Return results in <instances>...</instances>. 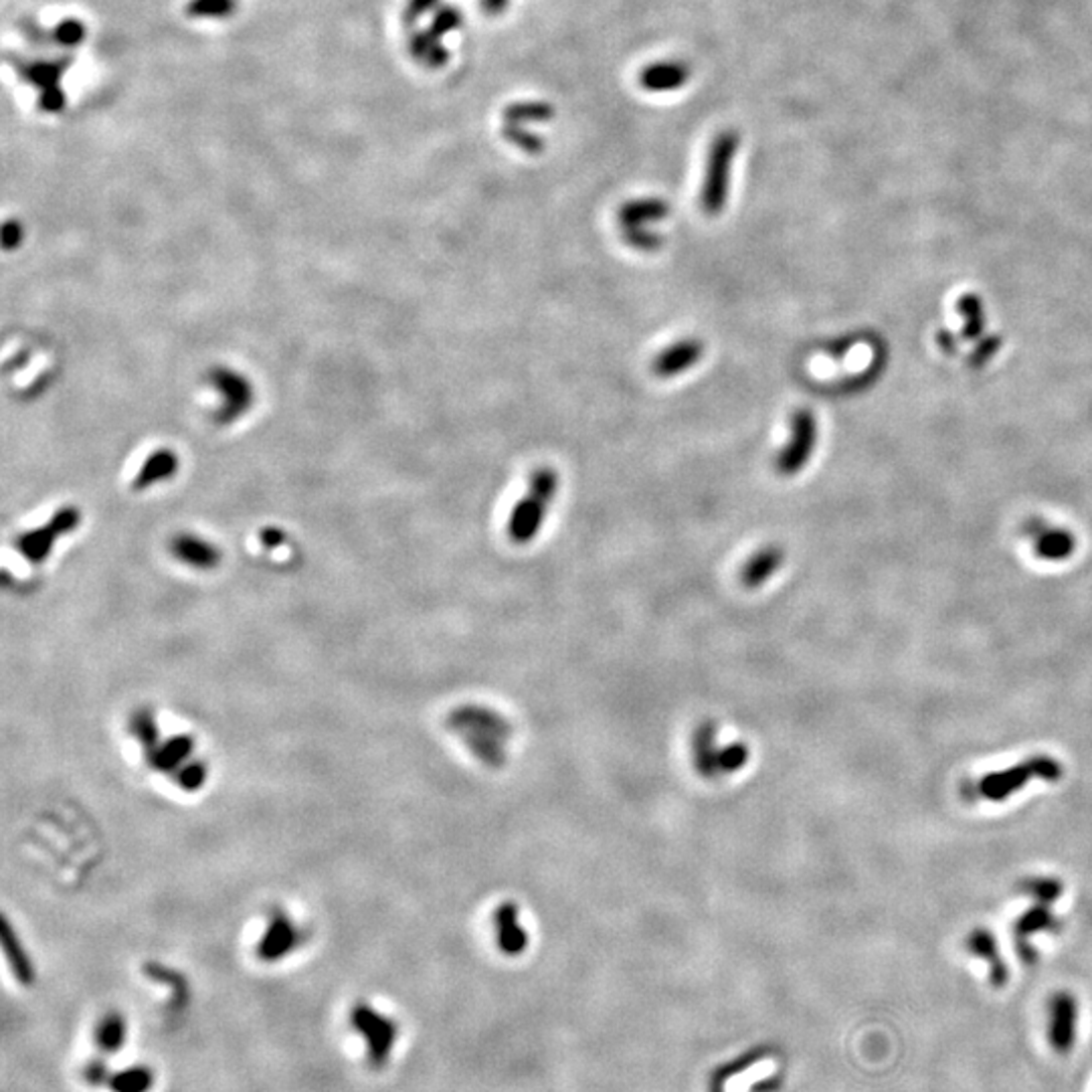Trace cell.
I'll return each mask as SVG.
<instances>
[{
  "instance_id": "6da1fadb",
  "label": "cell",
  "mask_w": 1092,
  "mask_h": 1092,
  "mask_svg": "<svg viewBox=\"0 0 1092 1092\" xmlns=\"http://www.w3.org/2000/svg\"><path fill=\"white\" fill-rule=\"evenodd\" d=\"M448 729L456 733L472 755L490 769L506 765L508 743L514 735L510 721L494 709L464 705L450 713Z\"/></svg>"
},
{
  "instance_id": "7a4b0ae2",
  "label": "cell",
  "mask_w": 1092,
  "mask_h": 1092,
  "mask_svg": "<svg viewBox=\"0 0 1092 1092\" xmlns=\"http://www.w3.org/2000/svg\"><path fill=\"white\" fill-rule=\"evenodd\" d=\"M559 492V474L553 468L532 472L526 494L516 502L508 520V536L514 544L532 542L547 518V512Z\"/></svg>"
},
{
  "instance_id": "3957f363",
  "label": "cell",
  "mask_w": 1092,
  "mask_h": 1092,
  "mask_svg": "<svg viewBox=\"0 0 1092 1092\" xmlns=\"http://www.w3.org/2000/svg\"><path fill=\"white\" fill-rule=\"evenodd\" d=\"M348 1024L352 1032L364 1042L368 1066L374 1070H382L391 1062L393 1048L399 1038V1026L395 1024V1020L366 1001H356L350 1007Z\"/></svg>"
},
{
  "instance_id": "277c9868",
  "label": "cell",
  "mask_w": 1092,
  "mask_h": 1092,
  "mask_svg": "<svg viewBox=\"0 0 1092 1092\" xmlns=\"http://www.w3.org/2000/svg\"><path fill=\"white\" fill-rule=\"evenodd\" d=\"M1062 777V765L1050 757H1034L1022 765H1013L1005 771L983 775L975 787L977 797L987 801H1003L1013 791L1026 787L1034 779L1058 781Z\"/></svg>"
},
{
  "instance_id": "5b68a950",
  "label": "cell",
  "mask_w": 1092,
  "mask_h": 1092,
  "mask_svg": "<svg viewBox=\"0 0 1092 1092\" xmlns=\"http://www.w3.org/2000/svg\"><path fill=\"white\" fill-rule=\"evenodd\" d=\"M817 444V421L813 411L797 409L791 415V437L775 458V472L783 478L797 476L813 456Z\"/></svg>"
},
{
  "instance_id": "8992f818",
  "label": "cell",
  "mask_w": 1092,
  "mask_h": 1092,
  "mask_svg": "<svg viewBox=\"0 0 1092 1092\" xmlns=\"http://www.w3.org/2000/svg\"><path fill=\"white\" fill-rule=\"evenodd\" d=\"M735 152H737V140L733 136L721 138L711 150L707 178H705V186L700 194L703 208L709 216H719L727 206Z\"/></svg>"
},
{
  "instance_id": "52a82bcc",
  "label": "cell",
  "mask_w": 1092,
  "mask_h": 1092,
  "mask_svg": "<svg viewBox=\"0 0 1092 1092\" xmlns=\"http://www.w3.org/2000/svg\"><path fill=\"white\" fill-rule=\"evenodd\" d=\"M1078 999L1070 991H1056L1046 1003V1040L1058 1056H1068L1078 1040Z\"/></svg>"
},
{
  "instance_id": "ba28073f",
  "label": "cell",
  "mask_w": 1092,
  "mask_h": 1092,
  "mask_svg": "<svg viewBox=\"0 0 1092 1092\" xmlns=\"http://www.w3.org/2000/svg\"><path fill=\"white\" fill-rule=\"evenodd\" d=\"M302 931L296 921L284 913L276 911L268 919V925L256 945V957L262 963H280L290 957L302 945Z\"/></svg>"
},
{
  "instance_id": "9c48e42d",
  "label": "cell",
  "mask_w": 1092,
  "mask_h": 1092,
  "mask_svg": "<svg viewBox=\"0 0 1092 1092\" xmlns=\"http://www.w3.org/2000/svg\"><path fill=\"white\" fill-rule=\"evenodd\" d=\"M1058 927H1060V921L1054 917L1052 907L1046 905V903H1038V901L1028 913H1024L1018 919V923L1013 927V937H1016L1018 955L1022 957V961L1026 965H1034L1036 959H1038V953L1030 943L1032 937L1042 935V933H1054Z\"/></svg>"
},
{
  "instance_id": "30bf717a",
  "label": "cell",
  "mask_w": 1092,
  "mask_h": 1092,
  "mask_svg": "<svg viewBox=\"0 0 1092 1092\" xmlns=\"http://www.w3.org/2000/svg\"><path fill=\"white\" fill-rule=\"evenodd\" d=\"M705 350L707 346L700 338H694V336L682 338L653 358L651 372L658 378L680 376L703 360Z\"/></svg>"
},
{
  "instance_id": "8fae6325",
  "label": "cell",
  "mask_w": 1092,
  "mask_h": 1092,
  "mask_svg": "<svg viewBox=\"0 0 1092 1092\" xmlns=\"http://www.w3.org/2000/svg\"><path fill=\"white\" fill-rule=\"evenodd\" d=\"M723 753L725 747H719V725L715 721L700 723L692 737V759L700 777L723 779Z\"/></svg>"
},
{
  "instance_id": "7c38bea8",
  "label": "cell",
  "mask_w": 1092,
  "mask_h": 1092,
  "mask_svg": "<svg viewBox=\"0 0 1092 1092\" xmlns=\"http://www.w3.org/2000/svg\"><path fill=\"white\" fill-rule=\"evenodd\" d=\"M496 945L508 957H518L528 947V933L520 921V909L516 903H502L494 913Z\"/></svg>"
},
{
  "instance_id": "4fadbf2b",
  "label": "cell",
  "mask_w": 1092,
  "mask_h": 1092,
  "mask_svg": "<svg viewBox=\"0 0 1092 1092\" xmlns=\"http://www.w3.org/2000/svg\"><path fill=\"white\" fill-rule=\"evenodd\" d=\"M965 947H967V951L971 955H975L977 959H981L987 965L989 983L995 989H1001L1009 981V971H1007L1005 961L999 955V947H997V941H995L993 933H989L987 929H975V931H971L967 935Z\"/></svg>"
},
{
  "instance_id": "5bb4252c",
  "label": "cell",
  "mask_w": 1092,
  "mask_h": 1092,
  "mask_svg": "<svg viewBox=\"0 0 1092 1092\" xmlns=\"http://www.w3.org/2000/svg\"><path fill=\"white\" fill-rule=\"evenodd\" d=\"M0 941H3V951H5V957H7L9 965H11V969H13L15 979L23 987L35 985V981H37L35 963L29 957L25 945L19 939V933L15 931V927L11 925V921L7 917L3 919V931H0Z\"/></svg>"
},
{
  "instance_id": "9a60e30c",
  "label": "cell",
  "mask_w": 1092,
  "mask_h": 1092,
  "mask_svg": "<svg viewBox=\"0 0 1092 1092\" xmlns=\"http://www.w3.org/2000/svg\"><path fill=\"white\" fill-rule=\"evenodd\" d=\"M194 755V739L190 735H174L164 741L148 755V763L158 773L174 775L184 763Z\"/></svg>"
},
{
  "instance_id": "2e32d148",
  "label": "cell",
  "mask_w": 1092,
  "mask_h": 1092,
  "mask_svg": "<svg viewBox=\"0 0 1092 1092\" xmlns=\"http://www.w3.org/2000/svg\"><path fill=\"white\" fill-rule=\"evenodd\" d=\"M785 561V551L779 544H767L759 549L741 569V583L747 589H759L763 587L781 567Z\"/></svg>"
},
{
  "instance_id": "e0dca14e",
  "label": "cell",
  "mask_w": 1092,
  "mask_h": 1092,
  "mask_svg": "<svg viewBox=\"0 0 1092 1092\" xmlns=\"http://www.w3.org/2000/svg\"><path fill=\"white\" fill-rule=\"evenodd\" d=\"M670 214L668 202L660 198H639L629 200L619 210V225L621 231L627 229H649L651 223L662 221Z\"/></svg>"
},
{
  "instance_id": "ac0fdd59",
  "label": "cell",
  "mask_w": 1092,
  "mask_h": 1092,
  "mask_svg": "<svg viewBox=\"0 0 1092 1092\" xmlns=\"http://www.w3.org/2000/svg\"><path fill=\"white\" fill-rule=\"evenodd\" d=\"M128 1038V1020L120 1009H108L94 1028V1044L104 1056L118 1054Z\"/></svg>"
},
{
  "instance_id": "d6986e66",
  "label": "cell",
  "mask_w": 1092,
  "mask_h": 1092,
  "mask_svg": "<svg viewBox=\"0 0 1092 1092\" xmlns=\"http://www.w3.org/2000/svg\"><path fill=\"white\" fill-rule=\"evenodd\" d=\"M1034 532L1038 534L1036 547H1034L1038 557H1042L1046 561H1064L1074 553L1076 540L1068 530H1060V528L1048 530V528H1042V524L1036 522Z\"/></svg>"
},
{
  "instance_id": "ffe728a7",
  "label": "cell",
  "mask_w": 1092,
  "mask_h": 1092,
  "mask_svg": "<svg viewBox=\"0 0 1092 1092\" xmlns=\"http://www.w3.org/2000/svg\"><path fill=\"white\" fill-rule=\"evenodd\" d=\"M156 1084V1074L146 1064L126 1066L118 1072H112L108 1088L110 1092H152Z\"/></svg>"
},
{
  "instance_id": "44dd1931",
  "label": "cell",
  "mask_w": 1092,
  "mask_h": 1092,
  "mask_svg": "<svg viewBox=\"0 0 1092 1092\" xmlns=\"http://www.w3.org/2000/svg\"><path fill=\"white\" fill-rule=\"evenodd\" d=\"M174 553L182 563H186V565H190L194 569H212L216 565V561H218V553L212 547H208V544H204V542H200L196 538L194 540L192 538H182L180 542H176Z\"/></svg>"
},
{
  "instance_id": "7402d4cb",
  "label": "cell",
  "mask_w": 1092,
  "mask_h": 1092,
  "mask_svg": "<svg viewBox=\"0 0 1092 1092\" xmlns=\"http://www.w3.org/2000/svg\"><path fill=\"white\" fill-rule=\"evenodd\" d=\"M130 731L146 751V757L160 745V733L156 719L150 711H138L130 721Z\"/></svg>"
},
{
  "instance_id": "603a6c76",
  "label": "cell",
  "mask_w": 1092,
  "mask_h": 1092,
  "mask_svg": "<svg viewBox=\"0 0 1092 1092\" xmlns=\"http://www.w3.org/2000/svg\"><path fill=\"white\" fill-rule=\"evenodd\" d=\"M959 314L963 316V336L975 340L983 332V304L977 296L967 294L959 300Z\"/></svg>"
},
{
  "instance_id": "cb8c5ba5",
  "label": "cell",
  "mask_w": 1092,
  "mask_h": 1092,
  "mask_svg": "<svg viewBox=\"0 0 1092 1092\" xmlns=\"http://www.w3.org/2000/svg\"><path fill=\"white\" fill-rule=\"evenodd\" d=\"M144 973L148 977H152L154 981H162V983L172 985V993H174L172 995V1007L182 1009L188 1003V987H186V981H184V977L180 973L164 969V967H156V965L144 967Z\"/></svg>"
},
{
  "instance_id": "d4e9b609",
  "label": "cell",
  "mask_w": 1092,
  "mask_h": 1092,
  "mask_svg": "<svg viewBox=\"0 0 1092 1092\" xmlns=\"http://www.w3.org/2000/svg\"><path fill=\"white\" fill-rule=\"evenodd\" d=\"M206 777H208V767H206L200 759H190L188 763H184V765L174 773L176 785H178L182 791H188V793L198 791V789L206 783Z\"/></svg>"
},
{
  "instance_id": "484cf974",
  "label": "cell",
  "mask_w": 1092,
  "mask_h": 1092,
  "mask_svg": "<svg viewBox=\"0 0 1092 1092\" xmlns=\"http://www.w3.org/2000/svg\"><path fill=\"white\" fill-rule=\"evenodd\" d=\"M621 233H623L625 244L637 252L651 254V252L662 250L664 246V240L658 233H653L651 229H627Z\"/></svg>"
},
{
  "instance_id": "4316f807",
  "label": "cell",
  "mask_w": 1092,
  "mask_h": 1092,
  "mask_svg": "<svg viewBox=\"0 0 1092 1092\" xmlns=\"http://www.w3.org/2000/svg\"><path fill=\"white\" fill-rule=\"evenodd\" d=\"M1026 893H1030L1038 903L1054 905L1062 895V885L1054 879H1034L1026 885Z\"/></svg>"
},
{
  "instance_id": "83f0119b",
  "label": "cell",
  "mask_w": 1092,
  "mask_h": 1092,
  "mask_svg": "<svg viewBox=\"0 0 1092 1092\" xmlns=\"http://www.w3.org/2000/svg\"><path fill=\"white\" fill-rule=\"evenodd\" d=\"M233 0H192L190 13L204 19H218L233 11Z\"/></svg>"
},
{
  "instance_id": "f1b7e54d",
  "label": "cell",
  "mask_w": 1092,
  "mask_h": 1092,
  "mask_svg": "<svg viewBox=\"0 0 1092 1092\" xmlns=\"http://www.w3.org/2000/svg\"><path fill=\"white\" fill-rule=\"evenodd\" d=\"M110 1076H112V1072L108 1070V1064H106L102 1058H94V1060H90V1062L82 1068V1078H84V1082H86L88 1086H92V1088L108 1086Z\"/></svg>"
},
{
  "instance_id": "f546056e",
  "label": "cell",
  "mask_w": 1092,
  "mask_h": 1092,
  "mask_svg": "<svg viewBox=\"0 0 1092 1092\" xmlns=\"http://www.w3.org/2000/svg\"><path fill=\"white\" fill-rule=\"evenodd\" d=\"M999 346H1001V340H999L997 336H989V338L981 340V342L977 344L975 352L971 354L969 364H971V366H981V364H985V362L997 352Z\"/></svg>"
},
{
  "instance_id": "4dcf8cb0",
  "label": "cell",
  "mask_w": 1092,
  "mask_h": 1092,
  "mask_svg": "<svg viewBox=\"0 0 1092 1092\" xmlns=\"http://www.w3.org/2000/svg\"><path fill=\"white\" fill-rule=\"evenodd\" d=\"M59 37L65 45H71L84 37V29L77 23H63L59 29Z\"/></svg>"
},
{
  "instance_id": "1f68e13d",
  "label": "cell",
  "mask_w": 1092,
  "mask_h": 1092,
  "mask_svg": "<svg viewBox=\"0 0 1092 1092\" xmlns=\"http://www.w3.org/2000/svg\"><path fill=\"white\" fill-rule=\"evenodd\" d=\"M781 1088V1078L779 1076H771V1078H765L759 1082V1086L753 1088V1092H777Z\"/></svg>"
},
{
  "instance_id": "d6a6232c",
  "label": "cell",
  "mask_w": 1092,
  "mask_h": 1092,
  "mask_svg": "<svg viewBox=\"0 0 1092 1092\" xmlns=\"http://www.w3.org/2000/svg\"><path fill=\"white\" fill-rule=\"evenodd\" d=\"M937 340H939V346H941L945 352H949V354L957 352V342H955V338H953L951 332H941V334L937 336Z\"/></svg>"
}]
</instances>
